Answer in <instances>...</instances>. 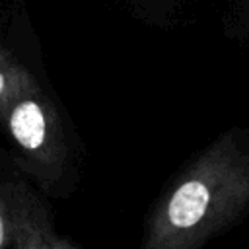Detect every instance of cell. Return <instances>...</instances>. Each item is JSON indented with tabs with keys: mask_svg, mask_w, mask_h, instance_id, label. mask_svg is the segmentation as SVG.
<instances>
[{
	"mask_svg": "<svg viewBox=\"0 0 249 249\" xmlns=\"http://www.w3.org/2000/svg\"><path fill=\"white\" fill-rule=\"evenodd\" d=\"M0 124L16 146L25 171L45 185L60 177L66 163L64 130L53 99L39 82L6 107Z\"/></svg>",
	"mask_w": 249,
	"mask_h": 249,
	"instance_id": "2",
	"label": "cell"
},
{
	"mask_svg": "<svg viewBox=\"0 0 249 249\" xmlns=\"http://www.w3.org/2000/svg\"><path fill=\"white\" fill-rule=\"evenodd\" d=\"M249 208V138L218 136L173 179L154 206L144 249H196L231 228Z\"/></svg>",
	"mask_w": 249,
	"mask_h": 249,
	"instance_id": "1",
	"label": "cell"
},
{
	"mask_svg": "<svg viewBox=\"0 0 249 249\" xmlns=\"http://www.w3.org/2000/svg\"><path fill=\"white\" fill-rule=\"evenodd\" d=\"M60 235L47 208L25 185L0 179V249H72Z\"/></svg>",
	"mask_w": 249,
	"mask_h": 249,
	"instance_id": "3",
	"label": "cell"
},
{
	"mask_svg": "<svg viewBox=\"0 0 249 249\" xmlns=\"http://www.w3.org/2000/svg\"><path fill=\"white\" fill-rule=\"evenodd\" d=\"M33 84H37V78L29 68L10 51L0 49V117L6 107Z\"/></svg>",
	"mask_w": 249,
	"mask_h": 249,
	"instance_id": "4",
	"label": "cell"
}]
</instances>
